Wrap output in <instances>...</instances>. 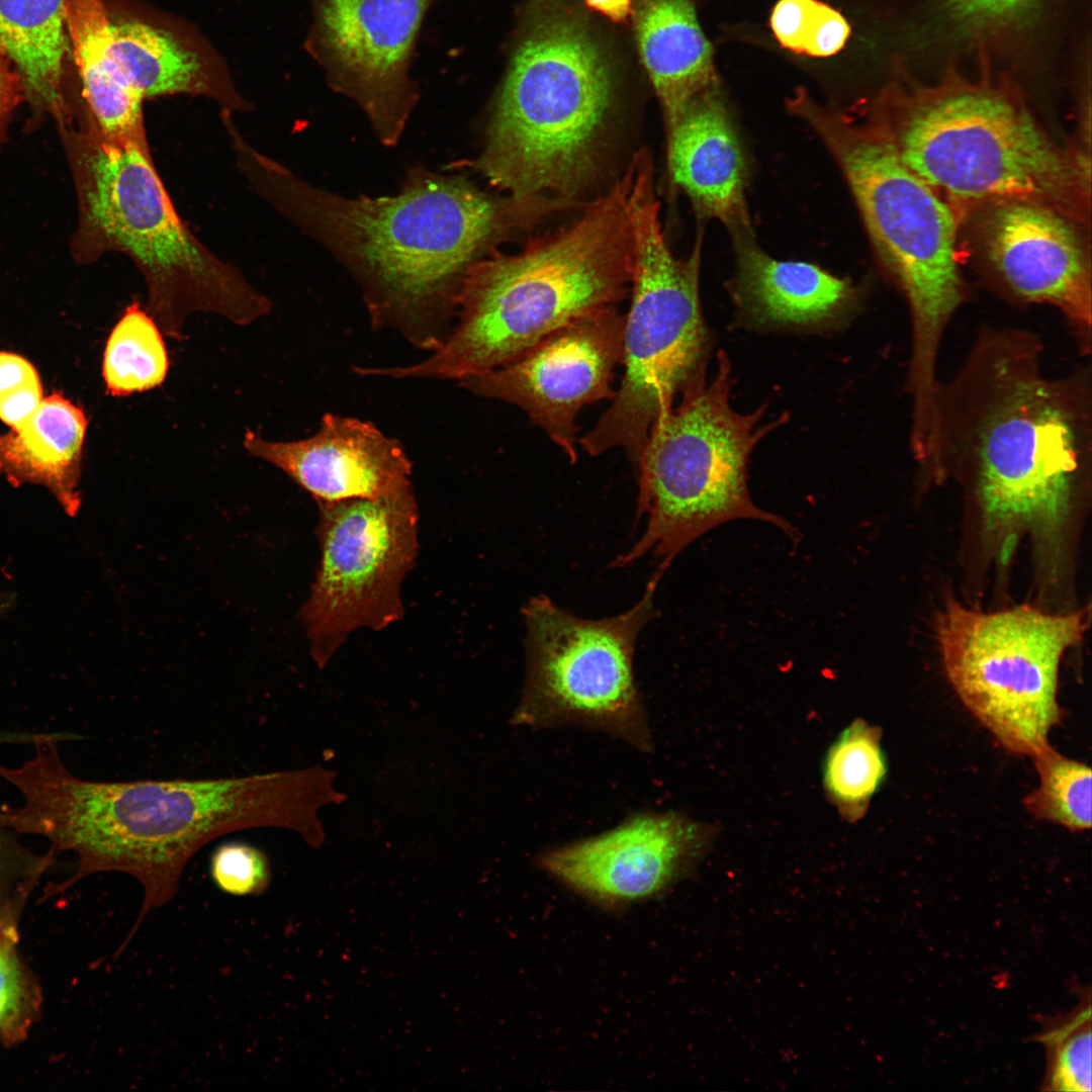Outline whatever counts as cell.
<instances>
[{
  "instance_id": "cell-1",
  "label": "cell",
  "mask_w": 1092,
  "mask_h": 1092,
  "mask_svg": "<svg viewBox=\"0 0 1092 1092\" xmlns=\"http://www.w3.org/2000/svg\"><path fill=\"white\" fill-rule=\"evenodd\" d=\"M253 191L324 247L359 286L375 328L433 352L451 333L469 267L519 230L564 209L552 198L493 196L467 177L411 168L396 194L348 197L231 141Z\"/></svg>"
},
{
  "instance_id": "cell-2",
  "label": "cell",
  "mask_w": 1092,
  "mask_h": 1092,
  "mask_svg": "<svg viewBox=\"0 0 1092 1092\" xmlns=\"http://www.w3.org/2000/svg\"><path fill=\"white\" fill-rule=\"evenodd\" d=\"M58 742L37 743L19 765L0 763V778L22 802L0 806V825L38 835L51 850L73 852L68 880L102 872L136 879L144 902L129 941L147 914L177 893L189 860L213 839L234 831L273 827L296 832L313 848L326 833L317 812L347 796L320 765L240 778L88 781L63 762Z\"/></svg>"
},
{
  "instance_id": "cell-3",
  "label": "cell",
  "mask_w": 1092,
  "mask_h": 1092,
  "mask_svg": "<svg viewBox=\"0 0 1092 1092\" xmlns=\"http://www.w3.org/2000/svg\"><path fill=\"white\" fill-rule=\"evenodd\" d=\"M1090 376L1051 374L1034 335L1000 328L981 331L938 385L933 478L966 481L1002 559L1022 534L1059 544L1090 466Z\"/></svg>"
},
{
  "instance_id": "cell-4",
  "label": "cell",
  "mask_w": 1092,
  "mask_h": 1092,
  "mask_svg": "<svg viewBox=\"0 0 1092 1092\" xmlns=\"http://www.w3.org/2000/svg\"><path fill=\"white\" fill-rule=\"evenodd\" d=\"M630 182L627 166L571 223L516 254L494 249L474 262L444 343L418 363L366 367L365 375L460 380L509 364L576 317L617 306L633 278Z\"/></svg>"
},
{
  "instance_id": "cell-5",
  "label": "cell",
  "mask_w": 1092,
  "mask_h": 1092,
  "mask_svg": "<svg viewBox=\"0 0 1092 1092\" xmlns=\"http://www.w3.org/2000/svg\"><path fill=\"white\" fill-rule=\"evenodd\" d=\"M470 164L518 199L577 195L607 147L617 80L599 34L561 0L532 6Z\"/></svg>"
},
{
  "instance_id": "cell-6",
  "label": "cell",
  "mask_w": 1092,
  "mask_h": 1092,
  "mask_svg": "<svg viewBox=\"0 0 1092 1092\" xmlns=\"http://www.w3.org/2000/svg\"><path fill=\"white\" fill-rule=\"evenodd\" d=\"M790 111L817 133L842 172L869 236L907 299L912 408L934 405L943 334L965 299L952 208L901 160L877 114L824 106L799 91Z\"/></svg>"
},
{
  "instance_id": "cell-7",
  "label": "cell",
  "mask_w": 1092,
  "mask_h": 1092,
  "mask_svg": "<svg viewBox=\"0 0 1092 1092\" xmlns=\"http://www.w3.org/2000/svg\"><path fill=\"white\" fill-rule=\"evenodd\" d=\"M79 162L87 237L96 253L118 252L132 262L147 287L146 309L165 336L185 339L192 312L244 327L271 311L269 297L177 212L148 139L113 142L91 128Z\"/></svg>"
},
{
  "instance_id": "cell-8",
  "label": "cell",
  "mask_w": 1092,
  "mask_h": 1092,
  "mask_svg": "<svg viewBox=\"0 0 1092 1092\" xmlns=\"http://www.w3.org/2000/svg\"><path fill=\"white\" fill-rule=\"evenodd\" d=\"M730 365L718 356L711 383L705 378L662 413L649 432L635 468L638 518L646 519L641 538L614 562L626 566L651 553L662 573L692 542L724 523L755 519L771 523L792 538L795 528L759 509L747 488V462L757 442L786 418L757 427L759 407L742 415L729 404Z\"/></svg>"
},
{
  "instance_id": "cell-9",
  "label": "cell",
  "mask_w": 1092,
  "mask_h": 1092,
  "mask_svg": "<svg viewBox=\"0 0 1092 1092\" xmlns=\"http://www.w3.org/2000/svg\"><path fill=\"white\" fill-rule=\"evenodd\" d=\"M655 182L636 178L628 194L634 244L631 304L623 335L624 376L612 404L578 443L590 456L625 451L635 470L651 427L704 378L709 332L699 300L701 237L675 258L659 220Z\"/></svg>"
},
{
  "instance_id": "cell-10",
  "label": "cell",
  "mask_w": 1092,
  "mask_h": 1092,
  "mask_svg": "<svg viewBox=\"0 0 1092 1092\" xmlns=\"http://www.w3.org/2000/svg\"><path fill=\"white\" fill-rule=\"evenodd\" d=\"M879 115L902 162L953 202L1067 204L1080 185V169L1023 106L1000 93H944L896 116Z\"/></svg>"
},
{
  "instance_id": "cell-11",
  "label": "cell",
  "mask_w": 1092,
  "mask_h": 1092,
  "mask_svg": "<svg viewBox=\"0 0 1092 1092\" xmlns=\"http://www.w3.org/2000/svg\"><path fill=\"white\" fill-rule=\"evenodd\" d=\"M1084 611L1030 606L983 612L947 601L936 636L948 681L965 707L1009 752L1032 757L1061 718L1059 672L1086 630Z\"/></svg>"
},
{
  "instance_id": "cell-12",
  "label": "cell",
  "mask_w": 1092,
  "mask_h": 1092,
  "mask_svg": "<svg viewBox=\"0 0 1092 1092\" xmlns=\"http://www.w3.org/2000/svg\"><path fill=\"white\" fill-rule=\"evenodd\" d=\"M655 572L627 612L581 619L541 595L523 609L527 627L526 677L511 724L532 729L574 725L601 731L645 753L653 751L647 711L633 656L654 616Z\"/></svg>"
},
{
  "instance_id": "cell-13",
  "label": "cell",
  "mask_w": 1092,
  "mask_h": 1092,
  "mask_svg": "<svg viewBox=\"0 0 1092 1092\" xmlns=\"http://www.w3.org/2000/svg\"><path fill=\"white\" fill-rule=\"evenodd\" d=\"M316 505L321 558L300 618L324 668L352 632L381 631L403 617L401 585L417 559L420 513L413 488Z\"/></svg>"
},
{
  "instance_id": "cell-14",
  "label": "cell",
  "mask_w": 1092,
  "mask_h": 1092,
  "mask_svg": "<svg viewBox=\"0 0 1092 1092\" xmlns=\"http://www.w3.org/2000/svg\"><path fill=\"white\" fill-rule=\"evenodd\" d=\"M304 50L329 87L364 112L385 147L400 141L420 99L411 68L432 0H308Z\"/></svg>"
},
{
  "instance_id": "cell-15",
  "label": "cell",
  "mask_w": 1092,
  "mask_h": 1092,
  "mask_svg": "<svg viewBox=\"0 0 1092 1092\" xmlns=\"http://www.w3.org/2000/svg\"><path fill=\"white\" fill-rule=\"evenodd\" d=\"M624 322L616 306L585 313L509 364L466 376L459 385L521 407L575 463L579 411L616 393L612 383L622 364Z\"/></svg>"
},
{
  "instance_id": "cell-16",
  "label": "cell",
  "mask_w": 1092,
  "mask_h": 1092,
  "mask_svg": "<svg viewBox=\"0 0 1092 1092\" xmlns=\"http://www.w3.org/2000/svg\"><path fill=\"white\" fill-rule=\"evenodd\" d=\"M718 831L680 812L642 811L598 835L542 849L534 862L590 903L623 910L694 874Z\"/></svg>"
},
{
  "instance_id": "cell-17",
  "label": "cell",
  "mask_w": 1092,
  "mask_h": 1092,
  "mask_svg": "<svg viewBox=\"0 0 1092 1092\" xmlns=\"http://www.w3.org/2000/svg\"><path fill=\"white\" fill-rule=\"evenodd\" d=\"M999 202L987 225V251L996 273L1020 300L1060 309L1089 348L1091 272L1081 237L1048 204Z\"/></svg>"
},
{
  "instance_id": "cell-18",
  "label": "cell",
  "mask_w": 1092,
  "mask_h": 1092,
  "mask_svg": "<svg viewBox=\"0 0 1092 1092\" xmlns=\"http://www.w3.org/2000/svg\"><path fill=\"white\" fill-rule=\"evenodd\" d=\"M243 447L283 471L315 503L380 498L413 488L403 446L358 418L327 413L315 434L287 442L247 431Z\"/></svg>"
},
{
  "instance_id": "cell-19",
  "label": "cell",
  "mask_w": 1092,
  "mask_h": 1092,
  "mask_svg": "<svg viewBox=\"0 0 1092 1092\" xmlns=\"http://www.w3.org/2000/svg\"><path fill=\"white\" fill-rule=\"evenodd\" d=\"M666 150L671 178L696 210L719 220L734 240L753 237L745 153L719 84L688 104L666 134Z\"/></svg>"
},
{
  "instance_id": "cell-20",
  "label": "cell",
  "mask_w": 1092,
  "mask_h": 1092,
  "mask_svg": "<svg viewBox=\"0 0 1092 1092\" xmlns=\"http://www.w3.org/2000/svg\"><path fill=\"white\" fill-rule=\"evenodd\" d=\"M112 52L128 84L144 98H207L228 113L250 112L225 65L202 41L171 26L110 17Z\"/></svg>"
},
{
  "instance_id": "cell-21",
  "label": "cell",
  "mask_w": 1092,
  "mask_h": 1092,
  "mask_svg": "<svg viewBox=\"0 0 1092 1092\" xmlns=\"http://www.w3.org/2000/svg\"><path fill=\"white\" fill-rule=\"evenodd\" d=\"M737 273L735 300L753 322L768 326H810L842 315L855 290L845 279L817 265L781 261L767 255L753 237L734 240Z\"/></svg>"
},
{
  "instance_id": "cell-22",
  "label": "cell",
  "mask_w": 1092,
  "mask_h": 1092,
  "mask_svg": "<svg viewBox=\"0 0 1092 1092\" xmlns=\"http://www.w3.org/2000/svg\"><path fill=\"white\" fill-rule=\"evenodd\" d=\"M631 18L667 134L693 99L719 84L713 50L694 0H632Z\"/></svg>"
},
{
  "instance_id": "cell-23",
  "label": "cell",
  "mask_w": 1092,
  "mask_h": 1092,
  "mask_svg": "<svg viewBox=\"0 0 1092 1092\" xmlns=\"http://www.w3.org/2000/svg\"><path fill=\"white\" fill-rule=\"evenodd\" d=\"M88 421L83 411L55 392L19 427L0 435V475L13 486L47 487L69 516L81 506L83 445Z\"/></svg>"
},
{
  "instance_id": "cell-24",
  "label": "cell",
  "mask_w": 1092,
  "mask_h": 1092,
  "mask_svg": "<svg viewBox=\"0 0 1092 1092\" xmlns=\"http://www.w3.org/2000/svg\"><path fill=\"white\" fill-rule=\"evenodd\" d=\"M65 23L82 94L98 132L113 142L148 139L144 98L115 60L103 0H65Z\"/></svg>"
},
{
  "instance_id": "cell-25",
  "label": "cell",
  "mask_w": 1092,
  "mask_h": 1092,
  "mask_svg": "<svg viewBox=\"0 0 1092 1092\" xmlns=\"http://www.w3.org/2000/svg\"><path fill=\"white\" fill-rule=\"evenodd\" d=\"M0 44L36 105L59 107L70 49L65 0H0Z\"/></svg>"
},
{
  "instance_id": "cell-26",
  "label": "cell",
  "mask_w": 1092,
  "mask_h": 1092,
  "mask_svg": "<svg viewBox=\"0 0 1092 1092\" xmlns=\"http://www.w3.org/2000/svg\"><path fill=\"white\" fill-rule=\"evenodd\" d=\"M882 730L862 719L849 724L829 747L823 763L825 795L843 820L856 823L887 776Z\"/></svg>"
},
{
  "instance_id": "cell-27",
  "label": "cell",
  "mask_w": 1092,
  "mask_h": 1092,
  "mask_svg": "<svg viewBox=\"0 0 1092 1092\" xmlns=\"http://www.w3.org/2000/svg\"><path fill=\"white\" fill-rule=\"evenodd\" d=\"M161 329L139 301L124 309L103 353L106 394L124 397L161 386L170 361Z\"/></svg>"
},
{
  "instance_id": "cell-28",
  "label": "cell",
  "mask_w": 1092,
  "mask_h": 1092,
  "mask_svg": "<svg viewBox=\"0 0 1092 1092\" xmlns=\"http://www.w3.org/2000/svg\"><path fill=\"white\" fill-rule=\"evenodd\" d=\"M1038 785L1023 806L1036 819L1072 832L1091 828L1092 772L1090 766L1058 752L1051 744L1031 757Z\"/></svg>"
},
{
  "instance_id": "cell-29",
  "label": "cell",
  "mask_w": 1092,
  "mask_h": 1092,
  "mask_svg": "<svg viewBox=\"0 0 1092 1092\" xmlns=\"http://www.w3.org/2000/svg\"><path fill=\"white\" fill-rule=\"evenodd\" d=\"M16 914L0 919V1041L21 1042L38 1019L40 988L18 951Z\"/></svg>"
},
{
  "instance_id": "cell-30",
  "label": "cell",
  "mask_w": 1092,
  "mask_h": 1092,
  "mask_svg": "<svg viewBox=\"0 0 1092 1092\" xmlns=\"http://www.w3.org/2000/svg\"><path fill=\"white\" fill-rule=\"evenodd\" d=\"M777 40L796 54L830 57L837 54L850 34L839 11L819 0H780L770 14Z\"/></svg>"
},
{
  "instance_id": "cell-31",
  "label": "cell",
  "mask_w": 1092,
  "mask_h": 1092,
  "mask_svg": "<svg viewBox=\"0 0 1092 1092\" xmlns=\"http://www.w3.org/2000/svg\"><path fill=\"white\" fill-rule=\"evenodd\" d=\"M1091 1004L1081 1003L1039 1035L1046 1052L1043 1084L1053 1091L1091 1090Z\"/></svg>"
},
{
  "instance_id": "cell-32",
  "label": "cell",
  "mask_w": 1092,
  "mask_h": 1092,
  "mask_svg": "<svg viewBox=\"0 0 1092 1092\" xmlns=\"http://www.w3.org/2000/svg\"><path fill=\"white\" fill-rule=\"evenodd\" d=\"M209 875L222 893L236 897L259 896L271 882V867L267 854L260 848L241 841L220 844L211 853Z\"/></svg>"
},
{
  "instance_id": "cell-33",
  "label": "cell",
  "mask_w": 1092,
  "mask_h": 1092,
  "mask_svg": "<svg viewBox=\"0 0 1092 1092\" xmlns=\"http://www.w3.org/2000/svg\"><path fill=\"white\" fill-rule=\"evenodd\" d=\"M56 853L38 854L24 846L16 832L0 825V919L20 910Z\"/></svg>"
},
{
  "instance_id": "cell-34",
  "label": "cell",
  "mask_w": 1092,
  "mask_h": 1092,
  "mask_svg": "<svg viewBox=\"0 0 1092 1092\" xmlns=\"http://www.w3.org/2000/svg\"><path fill=\"white\" fill-rule=\"evenodd\" d=\"M41 400L40 378L34 366L18 354L0 352V420L15 429Z\"/></svg>"
},
{
  "instance_id": "cell-35",
  "label": "cell",
  "mask_w": 1092,
  "mask_h": 1092,
  "mask_svg": "<svg viewBox=\"0 0 1092 1092\" xmlns=\"http://www.w3.org/2000/svg\"><path fill=\"white\" fill-rule=\"evenodd\" d=\"M1029 0H949L951 6L963 16L972 19H992L1008 16L1027 4Z\"/></svg>"
},
{
  "instance_id": "cell-36",
  "label": "cell",
  "mask_w": 1092,
  "mask_h": 1092,
  "mask_svg": "<svg viewBox=\"0 0 1092 1092\" xmlns=\"http://www.w3.org/2000/svg\"><path fill=\"white\" fill-rule=\"evenodd\" d=\"M24 88L15 65L0 44V125L19 101Z\"/></svg>"
},
{
  "instance_id": "cell-37",
  "label": "cell",
  "mask_w": 1092,
  "mask_h": 1092,
  "mask_svg": "<svg viewBox=\"0 0 1092 1092\" xmlns=\"http://www.w3.org/2000/svg\"><path fill=\"white\" fill-rule=\"evenodd\" d=\"M588 8L614 22H625L631 16L632 0H584Z\"/></svg>"
},
{
  "instance_id": "cell-38",
  "label": "cell",
  "mask_w": 1092,
  "mask_h": 1092,
  "mask_svg": "<svg viewBox=\"0 0 1092 1092\" xmlns=\"http://www.w3.org/2000/svg\"><path fill=\"white\" fill-rule=\"evenodd\" d=\"M55 739L56 734L54 731L34 732L0 729V746L18 744L34 746L37 743L54 741Z\"/></svg>"
},
{
  "instance_id": "cell-39",
  "label": "cell",
  "mask_w": 1092,
  "mask_h": 1092,
  "mask_svg": "<svg viewBox=\"0 0 1092 1092\" xmlns=\"http://www.w3.org/2000/svg\"><path fill=\"white\" fill-rule=\"evenodd\" d=\"M15 603V596L7 590L0 592V618L9 613Z\"/></svg>"
}]
</instances>
